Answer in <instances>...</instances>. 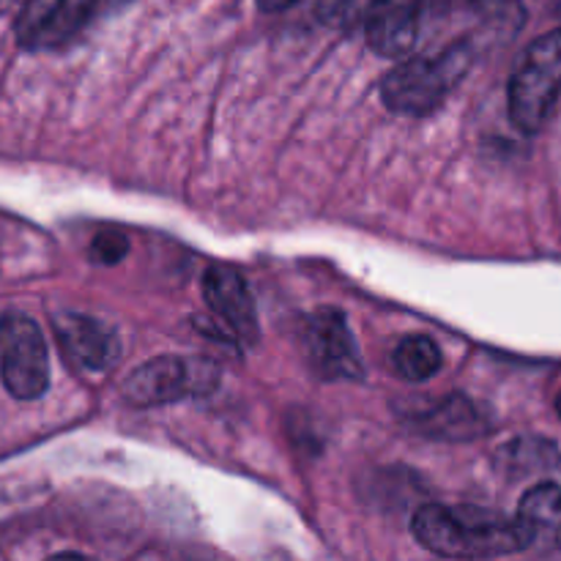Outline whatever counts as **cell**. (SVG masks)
I'll return each instance as SVG.
<instances>
[{
    "mask_svg": "<svg viewBox=\"0 0 561 561\" xmlns=\"http://www.w3.org/2000/svg\"><path fill=\"white\" fill-rule=\"evenodd\" d=\"M217 362L206 356H157L126 376L124 398L140 409L211 394L219 387Z\"/></svg>",
    "mask_w": 561,
    "mask_h": 561,
    "instance_id": "cell-4",
    "label": "cell"
},
{
    "mask_svg": "<svg viewBox=\"0 0 561 561\" xmlns=\"http://www.w3.org/2000/svg\"><path fill=\"white\" fill-rule=\"evenodd\" d=\"M294 3H299V0H257L261 11H266V14H274V11H285V9H290Z\"/></svg>",
    "mask_w": 561,
    "mask_h": 561,
    "instance_id": "cell-16",
    "label": "cell"
},
{
    "mask_svg": "<svg viewBox=\"0 0 561 561\" xmlns=\"http://www.w3.org/2000/svg\"><path fill=\"white\" fill-rule=\"evenodd\" d=\"M474 64L469 42H458L436 58H405L381 85L383 104L400 115H427L442 107L447 93L463 80Z\"/></svg>",
    "mask_w": 561,
    "mask_h": 561,
    "instance_id": "cell-2",
    "label": "cell"
},
{
    "mask_svg": "<svg viewBox=\"0 0 561 561\" xmlns=\"http://www.w3.org/2000/svg\"><path fill=\"white\" fill-rule=\"evenodd\" d=\"M455 3H466V5H480V3H485V0H455Z\"/></svg>",
    "mask_w": 561,
    "mask_h": 561,
    "instance_id": "cell-18",
    "label": "cell"
},
{
    "mask_svg": "<svg viewBox=\"0 0 561 561\" xmlns=\"http://www.w3.org/2000/svg\"><path fill=\"white\" fill-rule=\"evenodd\" d=\"M411 526L420 546L436 557L493 559L524 551L518 524L493 510L425 504Z\"/></svg>",
    "mask_w": 561,
    "mask_h": 561,
    "instance_id": "cell-1",
    "label": "cell"
},
{
    "mask_svg": "<svg viewBox=\"0 0 561 561\" xmlns=\"http://www.w3.org/2000/svg\"><path fill=\"white\" fill-rule=\"evenodd\" d=\"M504 469L515 477H531V474H548V471H561V458L557 447L540 438H518V442L507 444L499 455Z\"/></svg>",
    "mask_w": 561,
    "mask_h": 561,
    "instance_id": "cell-14",
    "label": "cell"
},
{
    "mask_svg": "<svg viewBox=\"0 0 561 561\" xmlns=\"http://www.w3.org/2000/svg\"><path fill=\"white\" fill-rule=\"evenodd\" d=\"M392 365L400 378H405V381L411 383H422L431 381V378L442 370L444 356L436 340L427 337V334H411V337H405L403 343L394 348Z\"/></svg>",
    "mask_w": 561,
    "mask_h": 561,
    "instance_id": "cell-13",
    "label": "cell"
},
{
    "mask_svg": "<svg viewBox=\"0 0 561 561\" xmlns=\"http://www.w3.org/2000/svg\"><path fill=\"white\" fill-rule=\"evenodd\" d=\"M99 3H102V11H107L110 5H118V3H124V0H99Z\"/></svg>",
    "mask_w": 561,
    "mask_h": 561,
    "instance_id": "cell-17",
    "label": "cell"
},
{
    "mask_svg": "<svg viewBox=\"0 0 561 561\" xmlns=\"http://www.w3.org/2000/svg\"><path fill=\"white\" fill-rule=\"evenodd\" d=\"M203 299L241 345L247 348L257 345L261 323H257L255 301H252L250 285L236 268L222 266V263L208 266L203 274Z\"/></svg>",
    "mask_w": 561,
    "mask_h": 561,
    "instance_id": "cell-9",
    "label": "cell"
},
{
    "mask_svg": "<svg viewBox=\"0 0 561 561\" xmlns=\"http://www.w3.org/2000/svg\"><path fill=\"white\" fill-rule=\"evenodd\" d=\"M96 14H102L99 0H27L16 20V38L27 49L64 47Z\"/></svg>",
    "mask_w": 561,
    "mask_h": 561,
    "instance_id": "cell-8",
    "label": "cell"
},
{
    "mask_svg": "<svg viewBox=\"0 0 561 561\" xmlns=\"http://www.w3.org/2000/svg\"><path fill=\"white\" fill-rule=\"evenodd\" d=\"M0 381L16 400H38L49 387L47 343L25 312L0 316Z\"/></svg>",
    "mask_w": 561,
    "mask_h": 561,
    "instance_id": "cell-5",
    "label": "cell"
},
{
    "mask_svg": "<svg viewBox=\"0 0 561 561\" xmlns=\"http://www.w3.org/2000/svg\"><path fill=\"white\" fill-rule=\"evenodd\" d=\"M561 93V27L535 38L515 64L507 88L510 118L526 135H537L551 118Z\"/></svg>",
    "mask_w": 561,
    "mask_h": 561,
    "instance_id": "cell-3",
    "label": "cell"
},
{
    "mask_svg": "<svg viewBox=\"0 0 561 561\" xmlns=\"http://www.w3.org/2000/svg\"><path fill=\"white\" fill-rule=\"evenodd\" d=\"M422 0H340L334 16L345 27H365L367 44L383 58H405L420 31Z\"/></svg>",
    "mask_w": 561,
    "mask_h": 561,
    "instance_id": "cell-6",
    "label": "cell"
},
{
    "mask_svg": "<svg viewBox=\"0 0 561 561\" xmlns=\"http://www.w3.org/2000/svg\"><path fill=\"white\" fill-rule=\"evenodd\" d=\"M414 425L425 436L444 438V442H469V438L488 433V416L469 398L453 394L414 416Z\"/></svg>",
    "mask_w": 561,
    "mask_h": 561,
    "instance_id": "cell-12",
    "label": "cell"
},
{
    "mask_svg": "<svg viewBox=\"0 0 561 561\" xmlns=\"http://www.w3.org/2000/svg\"><path fill=\"white\" fill-rule=\"evenodd\" d=\"M0 3H3V0H0Z\"/></svg>",
    "mask_w": 561,
    "mask_h": 561,
    "instance_id": "cell-20",
    "label": "cell"
},
{
    "mask_svg": "<svg viewBox=\"0 0 561 561\" xmlns=\"http://www.w3.org/2000/svg\"><path fill=\"white\" fill-rule=\"evenodd\" d=\"M515 524L524 537V551H561V488L557 482H540L531 488L520 499Z\"/></svg>",
    "mask_w": 561,
    "mask_h": 561,
    "instance_id": "cell-11",
    "label": "cell"
},
{
    "mask_svg": "<svg viewBox=\"0 0 561 561\" xmlns=\"http://www.w3.org/2000/svg\"><path fill=\"white\" fill-rule=\"evenodd\" d=\"M55 334L66 356L85 370H107L121 356V340L110 323L80 312H60L55 318Z\"/></svg>",
    "mask_w": 561,
    "mask_h": 561,
    "instance_id": "cell-10",
    "label": "cell"
},
{
    "mask_svg": "<svg viewBox=\"0 0 561 561\" xmlns=\"http://www.w3.org/2000/svg\"><path fill=\"white\" fill-rule=\"evenodd\" d=\"M305 348L307 359L321 378H334V381L365 378V367H362V356L348 321L334 307H323L307 318Z\"/></svg>",
    "mask_w": 561,
    "mask_h": 561,
    "instance_id": "cell-7",
    "label": "cell"
},
{
    "mask_svg": "<svg viewBox=\"0 0 561 561\" xmlns=\"http://www.w3.org/2000/svg\"><path fill=\"white\" fill-rule=\"evenodd\" d=\"M557 411H559V416H561V394L557 398Z\"/></svg>",
    "mask_w": 561,
    "mask_h": 561,
    "instance_id": "cell-19",
    "label": "cell"
},
{
    "mask_svg": "<svg viewBox=\"0 0 561 561\" xmlns=\"http://www.w3.org/2000/svg\"><path fill=\"white\" fill-rule=\"evenodd\" d=\"M129 252V239L118 230H102L96 239L91 241V261L99 266H115Z\"/></svg>",
    "mask_w": 561,
    "mask_h": 561,
    "instance_id": "cell-15",
    "label": "cell"
}]
</instances>
